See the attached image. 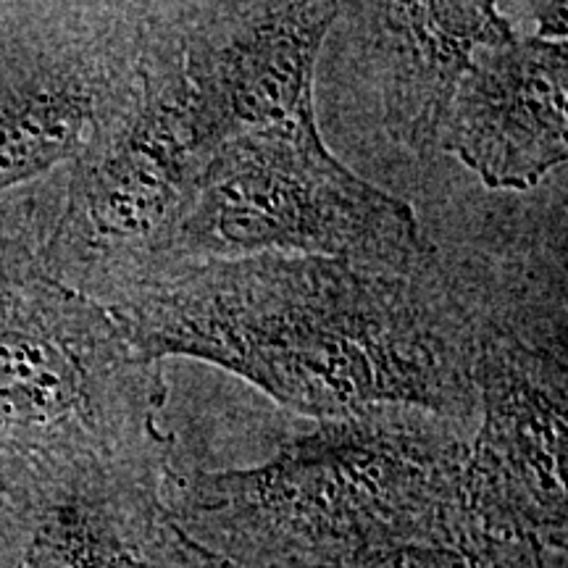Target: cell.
<instances>
[{
  "label": "cell",
  "mask_w": 568,
  "mask_h": 568,
  "mask_svg": "<svg viewBox=\"0 0 568 568\" xmlns=\"http://www.w3.org/2000/svg\"><path fill=\"white\" fill-rule=\"evenodd\" d=\"M151 361L193 358L318 422L418 408L479 414L485 276L437 247L410 266L251 255L182 268L113 311Z\"/></svg>",
  "instance_id": "1"
},
{
  "label": "cell",
  "mask_w": 568,
  "mask_h": 568,
  "mask_svg": "<svg viewBox=\"0 0 568 568\" xmlns=\"http://www.w3.org/2000/svg\"><path fill=\"white\" fill-rule=\"evenodd\" d=\"M466 460L458 424L372 408L318 422L255 468L197 474L184 516L261 568H339L464 535Z\"/></svg>",
  "instance_id": "2"
},
{
  "label": "cell",
  "mask_w": 568,
  "mask_h": 568,
  "mask_svg": "<svg viewBox=\"0 0 568 568\" xmlns=\"http://www.w3.org/2000/svg\"><path fill=\"white\" fill-rule=\"evenodd\" d=\"M169 387L105 305L0 240V456L30 474L159 464Z\"/></svg>",
  "instance_id": "3"
},
{
  "label": "cell",
  "mask_w": 568,
  "mask_h": 568,
  "mask_svg": "<svg viewBox=\"0 0 568 568\" xmlns=\"http://www.w3.org/2000/svg\"><path fill=\"white\" fill-rule=\"evenodd\" d=\"M205 159L184 101L180 3L159 19L138 88L74 159L40 261L48 274L119 311L172 274V243Z\"/></svg>",
  "instance_id": "4"
},
{
  "label": "cell",
  "mask_w": 568,
  "mask_h": 568,
  "mask_svg": "<svg viewBox=\"0 0 568 568\" xmlns=\"http://www.w3.org/2000/svg\"><path fill=\"white\" fill-rule=\"evenodd\" d=\"M432 247L414 209L351 172L308 113L234 138L205 159L169 264L176 274L276 253L410 266Z\"/></svg>",
  "instance_id": "5"
},
{
  "label": "cell",
  "mask_w": 568,
  "mask_h": 568,
  "mask_svg": "<svg viewBox=\"0 0 568 568\" xmlns=\"http://www.w3.org/2000/svg\"><path fill=\"white\" fill-rule=\"evenodd\" d=\"M159 3L27 9L0 24V195L74 161L138 88Z\"/></svg>",
  "instance_id": "6"
},
{
  "label": "cell",
  "mask_w": 568,
  "mask_h": 568,
  "mask_svg": "<svg viewBox=\"0 0 568 568\" xmlns=\"http://www.w3.org/2000/svg\"><path fill=\"white\" fill-rule=\"evenodd\" d=\"M479 432L464 471V529L566 535V347L493 308L479 332Z\"/></svg>",
  "instance_id": "7"
},
{
  "label": "cell",
  "mask_w": 568,
  "mask_h": 568,
  "mask_svg": "<svg viewBox=\"0 0 568 568\" xmlns=\"http://www.w3.org/2000/svg\"><path fill=\"white\" fill-rule=\"evenodd\" d=\"M339 0L180 3L184 101L197 153L314 111L316 63Z\"/></svg>",
  "instance_id": "8"
},
{
  "label": "cell",
  "mask_w": 568,
  "mask_h": 568,
  "mask_svg": "<svg viewBox=\"0 0 568 568\" xmlns=\"http://www.w3.org/2000/svg\"><path fill=\"white\" fill-rule=\"evenodd\" d=\"M343 19H351L387 134L414 153L443 138L453 98L479 55L516 38L510 21L485 0L347 3Z\"/></svg>",
  "instance_id": "9"
},
{
  "label": "cell",
  "mask_w": 568,
  "mask_h": 568,
  "mask_svg": "<svg viewBox=\"0 0 568 568\" xmlns=\"http://www.w3.org/2000/svg\"><path fill=\"white\" fill-rule=\"evenodd\" d=\"M566 103L568 42L516 34L464 77L439 145L487 187L529 190L566 163Z\"/></svg>",
  "instance_id": "10"
},
{
  "label": "cell",
  "mask_w": 568,
  "mask_h": 568,
  "mask_svg": "<svg viewBox=\"0 0 568 568\" xmlns=\"http://www.w3.org/2000/svg\"><path fill=\"white\" fill-rule=\"evenodd\" d=\"M34 497L24 468L0 464V568H24Z\"/></svg>",
  "instance_id": "11"
}]
</instances>
